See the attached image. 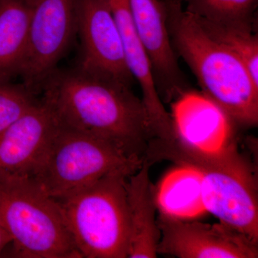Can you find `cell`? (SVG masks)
<instances>
[{
    "label": "cell",
    "mask_w": 258,
    "mask_h": 258,
    "mask_svg": "<svg viewBox=\"0 0 258 258\" xmlns=\"http://www.w3.org/2000/svg\"><path fill=\"white\" fill-rule=\"evenodd\" d=\"M42 98L57 123L144 157L155 134L142 98L129 85L75 68L55 69L42 84Z\"/></svg>",
    "instance_id": "cell-1"
},
{
    "label": "cell",
    "mask_w": 258,
    "mask_h": 258,
    "mask_svg": "<svg viewBox=\"0 0 258 258\" xmlns=\"http://www.w3.org/2000/svg\"><path fill=\"white\" fill-rule=\"evenodd\" d=\"M168 28L176 54L195 74L203 93L235 124L258 123V84L240 58L209 36L181 0H164Z\"/></svg>",
    "instance_id": "cell-2"
},
{
    "label": "cell",
    "mask_w": 258,
    "mask_h": 258,
    "mask_svg": "<svg viewBox=\"0 0 258 258\" xmlns=\"http://www.w3.org/2000/svg\"><path fill=\"white\" fill-rule=\"evenodd\" d=\"M146 156L189 166L200 172L206 211L258 243L257 181L253 166L237 144L221 152L207 154L191 149L177 139H154Z\"/></svg>",
    "instance_id": "cell-3"
},
{
    "label": "cell",
    "mask_w": 258,
    "mask_h": 258,
    "mask_svg": "<svg viewBox=\"0 0 258 258\" xmlns=\"http://www.w3.org/2000/svg\"><path fill=\"white\" fill-rule=\"evenodd\" d=\"M116 171L55 200L81 257L127 258L129 217L126 181Z\"/></svg>",
    "instance_id": "cell-4"
},
{
    "label": "cell",
    "mask_w": 258,
    "mask_h": 258,
    "mask_svg": "<svg viewBox=\"0 0 258 258\" xmlns=\"http://www.w3.org/2000/svg\"><path fill=\"white\" fill-rule=\"evenodd\" d=\"M0 222L11 257L82 258L55 200L30 179L0 181Z\"/></svg>",
    "instance_id": "cell-5"
},
{
    "label": "cell",
    "mask_w": 258,
    "mask_h": 258,
    "mask_svg": "<svg viewBox=\"0 0 258 258\" xmlns=\"http://www.w3.org/2000/svg\"><path fill=\"white\" fill-rule=\"evenodd\" d=\"M144 157L129 155L109 142L58 124L30 179L57 200L111 173L132 175L142 166Z\"/></svg>",
    "instance_id": "cell-6"
},
{
    "label": "cell",
    "mask_w": 258,
    "mask_h": 258,
    "mask_svg": "<svg viewBox=\"0 0 258 258\" xmlns=\"http://www.w3.org/2000/svg\"><path fill=\"white\" fill-rule=\"evenodd\" d=\"M27 1L30 10L28 48L19 76L37 93L77 32L78 0Z\"/></svg>",
    "instance_id": "cell-7"
},
{
    "label": "cell",
    "mask_w": 258,
    "mask_h": 258,
    "mask_svg": "<svg viewBox=\"0 0 258 258\" xmlns=\"http://www.w3.org/2000/svg\"><path fill=\"white\" fill-rule=\"evenodd\" d=\"M157 253L179 258H257V244L223 222L186 221L161 213Z\"/></svg>",
    "instance_id": "cell-8"
},
{
    "label": "cell",
    "mask_w": 258,
    "mask_h": 258,
    "mask_svg": "<svg viewBox=\"0 0 258 258\" xmlns=\"http://www.w3.org/2000/svg\"><path fill=\"white\" fill-rule=\"evenodd\" d=\"M77 32L81 40L78 69L132 86L134 80L120 33L101 0H78Z\"/></svg>",
    "instance_id": "cell-9"
},
{
    "label": "cell",
    "mask_w": 258,
    "mask_h": 258,
    "mask_svg": "<svg viewBox=\"0 0 258 258\" xmlns=\"http://www.w3.org/2000/svg\"><path fill=\"white\" fill-rule=\"evenodd\" d=\"M42 98L0 134V181L30 179L57 127Z\"/></svg>",
    "instance_id": "cell-10"
},
{
    "label": "cell",
    "mask_w": 258,
    "mask_h": 258,
    "mask_svg": "<svg viewBox=\"0 0 258 258\" xmlns=\"http://www.w3.org/2000/svg\"><path fill=\"white\" fill-rule=\"evenodd\" d=\"M136 28L152 64L161 100L176 99L187 84L171 43L164 0H128Z\"/></svg>",
    "instance_id": "cell-11"
},
{
    "label": "cell",
    "mask_w": 258,
    "mask_h": 258,
    "mask_svg": "<svg viewBox=\"0 0 258 258\" xmlns=\"http://www.w3.org/2000/svg\"><path fill=\"white\" fill-rule=\"evenodd\" d=\"M176 138L186 147L213 154L235 144L233 120L203 93L185 91L176 98L171 114Z\"/></svg>",
    "instance_id": "cell-12"
},
{
    "label": "cell",
    "mask_w": 258,
    "mask_h": 258,
    "mask_svg": "<svg viewBox=\"0 0 258 258\" xmlns=\"http://www.w3.org/2000/svg\"><path fill=\"white\" fill-rule=\"evenodd\" d=\"M114 19L124 49L131 74L138 82L156 138L171 140L174 137L170 113L164 108L158 92L152 64L136 28L128 0H101Z\"/></svg>",
    "instance_id": "cell-13"
},
{
    "label": "cell",
    "mask_w": 258,
    "mask_h": 258,
    "mask_svg": "<svg viewBox=\"0 0 258 258\" xmlns=\"http://www.w3.org/2000/svg\"><path fill=\"white\" fill-rule=\"evenodd\" d=\"M144 157L138 171L126 181L129 217L128 258L157 257L160 230L156 219L155 188L149 178L153 164Z\"/></svg>",
    "instance_id": "cell-14"
},
{
    "label": "cell",
    "mask_w": 258,
    "mask_h": 258,
    "mask_svg": "<svg viewBox=\"0 0 258 258\" xmlns=\"http://www.w3.org/2000/svg\"><path fill=\"white\" fill-rule=\"evenodd\" d=\"M30 17L27 0H0V82L20 75L28 48Z\"/></svg>",
    "instance_id": "cell-15"
},
{
    "label": "cell",
    "mask_w": 258,
    "mask_h": 258,
    "mask_svg": "<svg viewBox=\"0 0 258 258\" xmlns=\"http://www.w3.org/2000/svg\"><path fill=\"white\" fill-rule=\"evenodd\" d=\"M155 200L161 213L176 218L189 220L207 212L202 176L189 166L179 165L163 178L155 189Z\"/></svg>",
    "instance_id": "cell-16"
},
{
    "label": "cell",
    "mask_w": 258,
    "mask_h": 258,
    "mask_svg": "<svg viewBox=\"0 0 258 258\" xmlns=\"http://www.w3.org/2000/svg\"><path fill=\"white\" fill-rule=\"evenodd\" d=\"M194 17L209 36L242 60L258 84L257 25L215 23Z\"/></svg>",
    "instance_id": "cell-17"
},
{
    "label": "cell",
    "mask_w": 258,
    "mask_h": 258,
    "mask_svg": "<svg viewBox=\"0 0 258 258\" xmlns=\"http://www.w3.org/2000/svg\"><path fill=\"white\" fill-rule=\"evenodd\" d=\"M198 18L220 23L257 25L258 0H181Z\"/></svg>",
    "instance_id": "cell-18"
},
{
    "label": "cell",
    "mask_w": 258,
    "mask_h": 258,
    "mask_svg": "<svg viewBox=\"0 0 258 258\" xmlns=\"http://www.w3.org/2000/svg\"><path fill=\"white\" fill-rule=\"evenodd\" d=\"M36 94L23 83L0 82V134L37 103Z\"/></svg>",
    "instance_id": "cell-19"
},
{
    "label": "cell",
    "mask_w": 258,
    "mask_h": 258,
    "mask_svg": "<svg viewBox=\"0 0 258 258\" xmlns=\"http://www.w3.org/2000/svg\"><path fill=\"white\" fill-rule=\"evenodd\" d=\"M10 244H11V238H10L9 234L0 222V257L3 255L5 249L9 247Z\"/></svg>",
    "instance_id": "cell-20"
}]
</instances>
